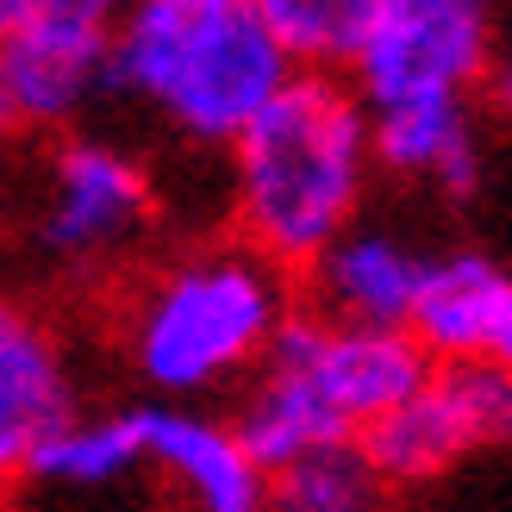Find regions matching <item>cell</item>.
Instances as JSON below:
<instances>
[{
    "mask_svg": "<svg viewBox=\"0 0 512 512\" xmlns=\"http://www.w3.org/2000/svg\"><path fill=\"white\" fill-rule=\"evenodd\" d=\"M375 144L369 113L344 75L294 69L263 113L232 138V219L238 244L263 263L313 269L369 200Z\"/></svg>",
    "mask_w": 512,
    "mask_h": 512,
    "instance_id": "1",
    "label": "cell"
},
{
    "mask_svg": "<svg viewBox=\"0 0 512 512\" xmlns=\"http://www.w3.org/2000/svg\"><path fill=\"white\" fill-rule=\"evenodd\" d=\"M294 319L288 275L244 244H200L144 275L125 306V363L157 406H200L263 369Z\"/></svg>",
    "mask_w": 512,
    "mask_h": 512,
    "instance_id": "2",
    "label": "cell"
},
{
    "mask_svg": "<svg viewBox=\"0 0 512 512\" xmlns=\"http://www.w3.org/2000/svg\"><path fill=\"white\" fill-rule=\"evenodd\" d=\"M288 75L256 0H138L113 25L107 88L200 150H232Z\"/></svg>",
    "mask_w": 512,
    "mask_h": 512,
    "instance_id": "3",
    "label": "cell"
},
{
    "mask_svg": "<svg viewBox=\"0 0 512 512\" xmlns=\"http://www.w3.org/2000/svg\"><path fill=\"white\" fill-rule=\"evenodd\" d=\"M500 57V25L481 0H363L344 82L363 113L475 107Z\"/></svg>",
    "mask_w": 512,
    "mask_h": 512,
    "instance_id": "4",
    "label": "cell"
},
{
    "mask_svg": "<svg viewBox=\"0 0 512 512\" xmlns=\"http://www.w3.org/2000/svg\"><path fill=\"white\" fill-rule=\"evenodd\" d=\"M157 225V182L119 138H57L32 169L25 244L57 269H113Z\"/></svg>",
    "mask_w": 512,
    "mask_h": 512,
    "instance_id": "5",
    "label": "cell"
},
{
    "mask_svg": "<svg viewBox=\"0 0 512 512\" xmlns=\"http://www.w3.org/2000/svg\"><path fill=\"white\" fill-rule=\"evenodd\" d=\"M113 25L107 0H19L13 25L0 32V94L13 125L82 119L113 75Z\"/></svg>",
    "mask_w": 512,
    "mask_h": 512,
    "instance_id": "6",
    "label": "cell"
},
{
    "mask_svg": "<svg viewBox=\"0 0 512 512\" xmlns=\"http://www.w3.org/2000/svg\"><path fill=\"white\" fill-rule=\"evenodd\" d=\"M263 363L294 369L306 388L325 400V413L338 419L350 438H363L369 425L400 413L425 381L431 363L406 331H356V325H325L313 313H294L269 344Z\"/></svg>",
    "mask_w": 512,
    "mask_h": 512,
    "instance_id": "7",
    "label": "cell"
},
{
    "mask_svg": "<svg viewBox=\"0 0 512 512\" xmlns=\"http://www.w3.org/2000/svg\"><path fill=\"white\" fill-rule=\"evenodd\" d=\"M144 469L182 512H269V475L244 450L238 425L207 406H138Z\"/></svg>",
    "mask_w": 512,
    "mask_h": 512,
    "instance_id": "8",
    "label": "cell"
},
{
    "mask_svg": "<svg viewBox=\"0 0 512 512\" xmlns=\"http://www.w3.org/2000/svg\"><path fill=\"white\" fill-rule=\"evenodd\" d=\"M431 250L413 244L394 225L356 219L350 232L331 244L306 281H313V319L325 325H356V331H406L413 300L425 288Z\"/></svg>",
    "mask_w": 512,
    "mask_h": 512,
    "instance_id": "9",
    "label": "cell"
},
{
    "mask_svg": "<svg viewBox=\"0 0 512 512\" xmlns=\"http://www.w3.org/2000/svg\"><path fill=\"white\" fill-rule=\"evenodd\" d=\"M512 325V269L488 250H431L425 288L413 300L406 338L425 350L431 369L488 363L500 331Z\"/></svg>",
    "mask_w": 512,
    "mask_h": 512,
    "instance_id": "10",
    "label": "cell"
},
{
    "mask_svg": "<svg viewBox=\"0 0 512 512\" xmlns=\"http://www.w3.org/2000/svg\"><path fill=\"white\" fill-rule=\"evenodd\" d=\"M75 413V375L69 350L19 294L0 288V481L25 469L50 431Z\"/></svg>",
    "mask_w": 512,
    "mask_h": 512,
    "instance_id": "11",
    "label": "cell"
},
{
    "mask_svg": "<svg viewBox=\"0 0 512 512\" xmlns=\"http://www.w3.org/2000/svg\"><path fill=\"white\" fill-rule=\"evenodd\" d=\"M375 169L400 182L438 188L450 200L475 194L481 182V119L475 107H419V113H381L369 119Z\"/></svg>",
    "mask_w": 512,
    "mask_h": 512,
    "instance_id": "12",
    "label": "cell"
},
{
    "mask_svg": "<svg viewBox=\"0 0 512 512\" xmlns=\"http://www.w3.org/2000/svg\"><path fill=\"white\" fill-rule=\"evenodd\" d=\"M144 469V425L138 406H107V413H75L50 431V438L25 456V481L38 488H63V494H100L119 488Z\"/></svg>",
    "mask_w": 512,
    "mask_h": 512,
    "instance_id": "13",
    "label": "cell"
},
{
    "mask_svg": "<svg viewBox=\"0 0 512 512\" xmlns=\"http://www.w3.org/2000/svg\"><path fill=\"white\" fill-rule=\"evenodd\" d=\"M356 450H363V463H369V475L381 488H425V481H438V475H450L463 463L469 438H463V419H456L438 369H431V381L400 406V413L369 425L363 438H356Z\"/></svg>",
    "mask_w": 512,
    "mask_h": 512,
    "instance_id": "14",
    "label": "cell"
},
{
    "mask_svg": "<svg viewBox=\"0 0 512 512\" xmlns=\"http://www.w3.org/2000/svg\"><path fill=\"white\" fill-rule=\"evenodd\" d=\"M381 494L388 488L369 475L356 444L300 456L269 475V512H381Z\"/></svg>",
    "mask_w": 512,
    "mask_h": 512,
    "instance_id": "15",
    "label": "cell"
},
{
    "mask_svg": "<svg viewBox=\"0 0 512 512\" xmlns=\"http://www.w3.org/2000/svg\"><path fill=\"white\" fill-rule=\"evenodd\" d=\"M256 7H263V25L281 44L288 69L338 75L356 44V25H363V0H256Z\"/></svg>",
    "mask_w": 512,
    "mask_h": 512,
    "instance_id": "16",
    "label": "cell"
},
{
    "mask_svg": "<svg viewBox=\"0 0 512 512\" xmlns=\"http://www.w3.org/2000/svg\"><path fill=\"white\" fill-rule=\"evenodd\" d=\"M444 394L463 419L469 450H512V375L500 363H463V369H438Z\"/></svg>",
    "mask_w": 512,
    "mask_h": 512,
    "instance_id": "17",
    "label": "cell"
},
{
    "mask_svg": "<svg viewBox=\"0 0 512 512\" xmlns=\"http://www.w3.org/2000/svg\"><path fill=\"white\" fill-rule=\"evenodd\" d=\"M488 94H494V107H506V113H512V44H500L494 75H488Z\"/></svg>",
    "mask_w": 512,
    "mask_h": 512,
    "instance_id": "18",
    "label": "cell"
},
{
    "mask_svg": "<svg viewBox=\"0 0 512 512\" xmlns=\"http://www.w3.org/2000/svg\"><path fill=\"white\" fill-rule=\"evenodd\" d=\"M488 363H500V369H506V375H512V325H506V331H500V344H494V356H488Z\"/></svg>",
    "mask_w": 512,
    "mask_h": 512,
    "instance_id": "19",
    "label": "cell"
},
{
    "mask_svg": "<svg viewBox=\"0 0 512 512\" xmlns=\"http://www.w3.org/2000/svg\"><path fill=\"white\" fill-rule=\"evenodd\" d=\"M7 132H13V113H7V94H0V144H7Z\"/></svg>",
    "mask_w": 512,
    "mask_h": 512,
    "instance_id": "20",
    "label": "cell"
}]
</instances>
